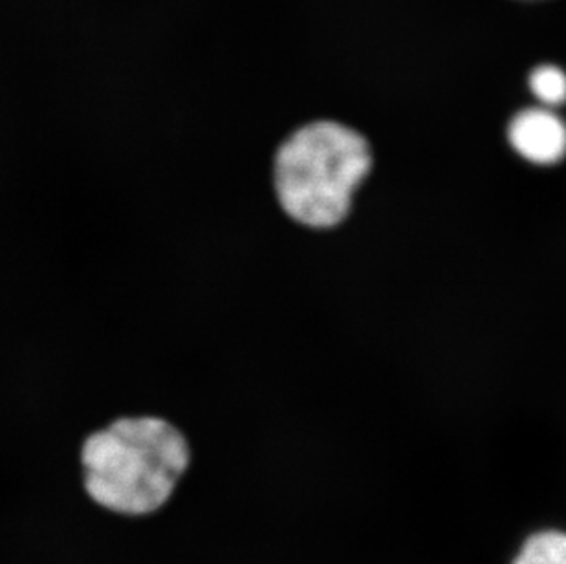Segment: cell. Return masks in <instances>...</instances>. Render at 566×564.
I'll use <instances>...</instances> for the list:
<instances>
[{"label": "cell", "instance_id": "cell-3", "mask_svg": "<svg viewBox=\"0 0 566 564\" xmlns=\"http://www.w3.org/2000/svg\"><path fill=\"white\" fill-rule=\"evenodd\" d=\"M510 144L524 160L554 166L566 155L565 123L545 108H530L510 123Z\"/></svg>", "mask_w": 566, "mask_h": 564}, {"label": "cell", "instance_id": "cell-1", "mask_svg": "<svg viewBox=\"0 0 566 564\" xmlns=\"http://www.w3.org/2000/svg\"><path fill=\"white\" fill-rule=\"evenodd\" d=\"M189 438L160 415H122L86 435L80 463L86 495L116 515H153L188 473Z\"/></svg>", "mask_w": 566, "mask_h": 564}, {"label": "cell", "instance_id": "cell-5", "mask_svg": "<svg viewBox=\"0 0 566 564\" xmlns=\"http://www.w3.org/2000/svg\"><path fill=\"white\" fill-rule=\"evenodd\" d=\"M530 88L545 105L556 107L566 102V74L554 64H545L530 75Z\"/></svg>", "mask_w": 566, "mask_h": 564}, {"label": "cell", "instance_id": "cell-4", "mask_svg": "<svg viewBox=\"0 0 566 564\" xmlns=\"http://www.w3.org/2000/svg\"><path fill=\"white\" fill-rule=\"evenodd\" d=\"M513 564H566V532L534 533L518 549Z\"/></svg>", "mask_w": 566, "mask_h": 564}, {"label": "cell", "instance_id": "cell-2", "mask_svg": "<svg viewBox=\"0 0 566 564\" xmlns=\"http://www.w3.org/2000/svg\"><path fill=\"white\" fill-rule=\"evenodd\" d=\"M367 139L331 119L305 123L273 150L270 186L286 219L308 229H332L347 219L359 184L369 175Z\"/></svg>", "mask_w": 566, "mask_h": 564}]
</instances>
